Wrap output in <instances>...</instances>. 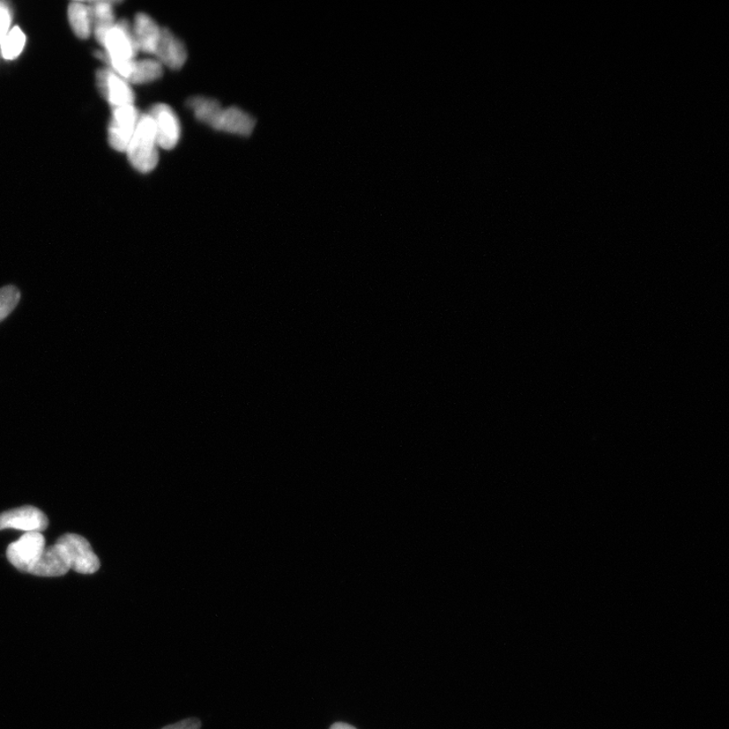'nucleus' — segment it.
<instances>
[{
    "label": "nucleus",
    "instance_id": "f257e3e1",
    "mask_svg": "<svg viewBox=\"0 0 729 729\" xmlns=\"http://www.w3.org/2000/svg\"><path fill=\"white\" fill-rule=\"evenodd\" d=\"M102 45L106 48V54L101 57L109 62L111 71L128 80L138 52L129 22L126 20L117 22L106 33Z\"/></svg>",
    "mask_w": 729,
    "mask_h": 729
},
{
    "label": "nucleus",
    "instance_id": "6ab92c4d",
    "mask_svg": "<svg viewBox=\"0 0 729 729\" xmlns=\"http://www.w3.org/2000/svg\"><path fill=\"white\" fill-rule=\"evenodd\" d=\"M12 18V14L10 6L4 3H0V43L3 42L6 34L10 32Z\"/></svg>",
    "mask_w": 729,
    "mask_h": 729
},
{
    "label": "nucleus",
    "instance_id": "20e7f679",
    "mask_svg": "<svg viewBox=\"0 0 729 729\" xmlns=\"http://www.w3.org/2000/svg\"><path fill=\"white\" fill-rule=\"evenodd\" d=\"M45 549V538L39 532H29L7 547V560L21 572L31 574Z\"/></svg>",
    "mask_w": 729,
    "mask_h": 729
},
{
    "label": "nucleus",
    "instance_id": "2eb2a0df",
    "mask_svg": "<svg viewBox=\"0 0 729 729\" xmlns=\"http://www.w3.org/2000/svg\"><path fill=\"white\" fill-rule=\"evenodd\" d=\"M187 106L193 111L197 120L210 127L222 111L219 102L205 96H192L188 100Z\"/></svg>",
    "mask_w": 729,
    "mask_h": 729
},
{
    "label": "nucleus",
    "instance_id": "ddd939ff",
    "mask_svg": "<svg viewBox=\"0 0 729 729\" xmlns=\"http://www.w3.org/2000/svg\"><path fill=\"white\" fill-rule=\"evenodd\" d=\"M88 5L92 12L96 40L102 45L103 39H105L106 33L115 25L113 6H111L113 3L93 2L89 3Z\"/></svg>",
    "mask_w": 729,
    "mask_h": 729
},
{
    "label": "nucleus",
    "instance_id": "aec40b11",
    "mask_svg": "<svg viewBox=\"0 0 729 729\" xmlns=\"http://www.w3.org/2000/svg\"><path fill=\"white\" fill-rule=\"evenodd\" d=\"M201 721L196 718H189L180 721V723H176L172 725H168L163 727L161 729H200L201 728Z\"/></svg>",
    "mask_w": 729,
    "mask_h": 729
},
{
    "label": "nucleus",
    "instance_id": "9d476101",
    "mask_svg": "<svg viewBox=\"0 0 729 729\" xmlns=\"http://www.w3.org/2000/svg\"><path fill=\"white\" fill-rule=\"evenodd\" d=\"M70 569L69 557L64 548L56 543L53 546L45 548L33 568L31 574L39 577H61Z\"/></svg>",
    "mask_w": 729,
    "mask_h": 729
},
{
    "label": "nucleus",
    "instance_id": "6e6552de",
    "mask_svg": "<svg viewBox=\"0 0 729 729\" xmlns=\"http://www.w3.org/2000/svg\"><path fill=\"white\" fill-rule=\"evenodd\" d=\"M101 93L114 108L131 106L134 93L127 80L111 70H102L96 74Z\"/></svg>",
    "mask_w": 729,
    "mask_h": 729
},
{
    "label": "nucleus",
    "instance_id": "7ed1b4c3",
    "mask_svg": "<svg viewBox=\"0 0 729 729\" xmlns=\"http://www.w3.org/2000/svg\"><path fill=\"white\" fill-rule=\"evenodd\" d=\"M56 543L64 548L70 569L83 575H92L99 570L101 564L98 556L88 541L80 535L65 534Z\"/></svg>",
    "mask_w": 729,
    "mask_h": 729
},
{
    "label": "nucleus",
    "instance_id": "dca6fc26",
    "mask_svg": "<svg viewBox=\"0 0 729 729\" xmlns=\"http://www.w3.org/2000/svg\"><path fill=\"white\" fill-rule=\"evenodd\" d=\"M162 73V64L159 61L144 59V61H135L127 81L129 84L145 85L160 79Z\"/></svg>",
    "mask_w": 729,
    "mask_h": 729
},
{
    "label": "nucleus",
    "instance_id": "f03ea898",
    "mask_svg": "<svg viewBox=\"0 0 729 729\" xmlns=\"http://www.w3.org/2000/svg\"><path fill=\"white\" fill-rule=\"evenodd\" d=\"M131 166L140 173L152 172L160 160L154 123L150 114L140 116L135 132L126 151Z\"/></svg>",
    "mask_w": 729,
    "mask_h": 729
},
{
    "label": "nucleus",
    "instance_id": "423d86ee",
    "mask_svg": "<svg viewBox=\"0 0 729 729\" xmlns=\"http://www.w3.org/2000/svg\"><path fill=\"white\" fill-rule=\"evenodd\" d=\"M154 128L156 141L162 150H173L181 138V124L174 110L166 103H158L150 111Z\"/></svg>",
    "mask_w": 729,
    "mask_h": 729
},
{
    "label": "nucleus",
    "instance_id": "f8f14e48",
    "mask_svg": "<svg viewBox=\"0 0 729 729\" xmlns=\"http://www.w3.org/2000/svg\"><path fill=\"white\" fill-rule=\"evenodd\" d=\"M138 51L154 54L160 40L161 29L146 13H138L132 28Z\"/></svg>",
    "mask_w": 729,
    "mask_h": 729
},
{
    "label": "nucleus",
    "instance_id": "0eeeda50",
    "mask_svg": "<svg viewBox=\"0 0 729 729\" xmlns=\"http://www.w3.org/2000/svg\"><path fill=\"white\" fill-rule=\"evenodd\" d=\"M49 524L48 518L44 512L26 505L18 509L7 511L0 514V530L17 529L29 532H39L47 529Z\"/></svg>",
    "mask_w": 729,
    "mask_h": 729
},
{
    "label": "nucleus",
    "instance_id": "a211bd4d",
    "mask_svg": "<svg viewBox=\"0 0 729 729\" xmlns=\"http://www.w3.org/2000/svg\"><path fill=\"white\" fill-rule=\"evenodd\" d=\"M20 300V292L17 287L5 286L0 289V323L9 316Z\"/></svg>",
    "mask_w": 729,
    "mask_h": 729
},
{
    "label": "nucleus",
    "instance_id": "39448f33",
    "mask_svg": "<svg viewBox=\"0 0 729 729\" xmlns=\"http://www.w3.org/2000/svg\"><path fill=\"white\" fill-rule=\"evenodd\" d=\"M139 119V111L134 105L114 108L109 126L108 137L110 145L115 151L120 152L127 151Z\"/></svg>",
    "mask_w": 729,
    "mask_h": 729
},
{
    "label": "nucleus",
    "instance_id": "9b49d317",
    "mask_svg": "<svg viewBox=\"0 0 729 729\" xmlns=\"http://www.w3.org/2000/svg\"><path fill=\"white\" fill-rule=\"evenodd\" d=\"M256 121L242 109L235 107L222 109L221 113L216 119L212 128L218 131H225L235 135L250 136L254 131Z\"/></svg>",
    "mask_w": 729,
    "mask_h": 729
},
{
    "label": "nucleus",
    "instance_id": "f3484780",
    "mask_svg": "<svg viewBox=\"0 0 729 729\" xmlns=\"http://www.w3.org/2000/svg\"><path fill=\"white\" fill-rule=\"evenodd\" d=\"M26 45V36L18 27L11 29L0 43L2 54L6 61H12L20 56Z\"/></svg>",
    "mask_w": 729,
    "mask_h": 729
},
{
    "label": "nucleus",
    "instance_id": "412c9836",
    "mask_svg": "<svg viewBox=\"0 0 729 729\" xmlns=\"http://www.w3.org/2000/svg\"><path fill=\"white\" fill-rule=\"evenodd\" d=\"M331 729H356L354 726L347 725V724H336L332 726Z\"/></svg>",
    "mask_w": 729,
    "mask_h": 729
},
{
    "label": "nucleus",
    "instance_id": "1a4fd4ad",
    "mask_svg": "<svg viewBox=\"0 0 729 729\" xmlns=\"http://www.w3.org/2000/svg\"><path fill=\"white\" fill-rule=\"evenodd\" d=\"M154 55L162 65L174 70H181L188 58L184 44L168 29H161Z\"/></svg>",
    "mask_w": 729,
    "mask_h": 729
},
{
    "label": "nucleus",
    "instance_id": "4468645a",
    "mask_svg": "<svg viewBox=\"0 0 729 729\" xmlns=\"http://www.w3.org/2000/svg\"><path fill=\"white\" fill-rule=\"evenodd\" d=\"M70 24L80 39H86L92 33L93 19L88 4L72 3L69 7Z\"/></svg>",
    "mask_w": 729,
    "mask_h": 729
}]
</instances>
